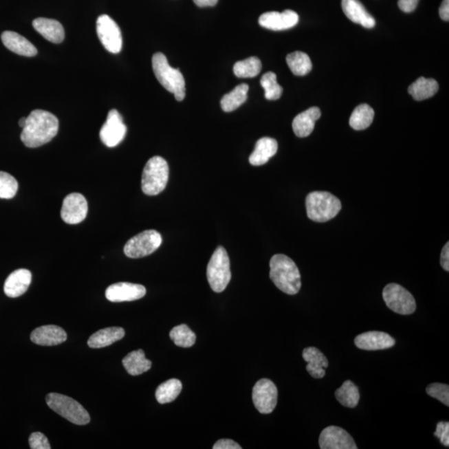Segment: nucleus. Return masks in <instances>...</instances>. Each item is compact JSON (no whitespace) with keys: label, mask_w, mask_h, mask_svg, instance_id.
<instances>
[{"label":"nucleus","mask_w":449,"mask_h":449,"mask_svg":"<svg viewBox=\"0 0 449 449\" xmlns=\"http://www.w3.org/2000/svg\"><path fill=\"white\" fill-rule=\"evenodd\" d=\"M182 384L180 380L171 379L159 385L156 391V399L161 404L172 403L182 392Z\"/></svg>","instance_id":"2f4dec72"},{"label":"nucleus","mask_w":449,"mask_h":449,"mask_svg":"<svg viewBox=\"0 0 449 449\" xmlns=\"http://www.w3.org/2000/svg\"><path fill=\"white\" fill-rule=\"evenodd\" d=\"M125 336V331L121 327H109L94 333L87 340L90 348L100 349L109 347Z\"/></svg>","instance_id":"a878e982"},{"label":"nucleus","mask_w":449,"mask_h":449,"mask_svg":"<svg viewBox=\"0 0 449 449\" xmlns=\"http://www.w3.org/2000/svg\"><path fill=\"white\" fill-rule=\"evenodd\" d=\"M152 63L155 76L162 86L173 94L177 101L184 100L186 96V83L180 70L171 67L168 58L162 53L155 54Z\"/></svg>","instance_id":"7ed1b4c3"},{"label":"nucleus","mask_w":449,"mask_h":449,"mask_svg":"<svg viewBox=\"0 0 449 449\" xmlns=\"http://www.w3.org/2000/svg\"><path fill=\"white\" fill-rule=\"evenodd\" d=\"M439 15L444 21H449V0H443L440 6Z\"/></svg>","instance_id":"c03bdc74"},{"label":"nucleus","mask_w":449,"mask_h":449,"mask_svg":"<svg viewBox=\"0 0 449 449\" xmlns=\"http://www.w3.org/2000/svg\"><path fill=\"white\" fill-rule=\"evenodd\" d=\"M34 30L51 43H61L65 41V29L55 19L38 18L33 21Z\"/></svg>","instance_id":"4be33fe9"},{"label":"nucleus","mask_w":449,"mask_h":449,"mask_svg":"<svg viewBox=\"0 0 449 449\" xmlns=\"http://www.w3.org/2000/svg\"><path fill=\"white\" fill-rule=\"evenodd\" d=\"M2 42L8 50L21 56L34 57L38 54L36 47L23 37L22 35L15 32L6 31L1 35Z\"/></svg>","instance_id":"aec40b11"},{"label":"nucleus","mask_w":449,"mask_h":449,"mask_svg":"<svg viewBox=\"0 0 449 449\" xmlns=\"http://www.w3.org/2000/svg\"><path fill=\"white\" fill-rule=\"evenodd\" d=\"M169 178L168 162L162 157H153L146 162L142 177V192L148 196H157L164 192Z\"/></svg>","instance_id":"39448f33"},{"label":"nucleus","mask_w":449,"mask_h":449,"mask_svg":"<svg viewBox=\"0 0 449 449\" xmlns=\"http://www.w3.org/2000/svg\"><path fill=\"white\" fill-rule=\"evenodd\" d=\"M249 86L245 83L238 85L232 92L224 95L221 100L222 110L226 113L233 112L241 107L248 99Z\"/></svg>","instance_id":"c85d7f7f"},{"label":"nucleus","mask_w":449,"mask_h":449,"mask_svg":"<svg viewBox=\"0 0 449 449\" xmlns=\"http://www.w3.org/2000/svg\"><path fill=\"white\" fill-rule=\"evenodd\" d=\"M261 62L256 57H250L245 61H239L234 65V74L237 78H255L261 73Z\"/></svg>","instance_id":"72a5a7b5"},{"label":"nucleus","mask_w":449,"mask_h":449,"mask_svg":"<svg viewBox=\"0 0 449 449\" xmlns=\"http://www.w3.org/2000/svg\"><path fill=\"white\" fill-rule=\"evenodd\" d=\"M299 22V15L293 10L279 12H268L261 15L259 23L265 29L281 31L292 29Z\"/></svg>","instance_id":"dca6fc26"},{"label":"nucleus","mask_w":449,"mask_h":449,"mask_svg":"<svg viewBox=\"0 0 449 449\" xmlns=\"http://www.w3.org/2000/svg\"><path fill=\"white\" fill-rule=\"evenodd\" d=\"M87 210L86 198L80 193H71L63 201L61 217L67 224H78L85 219Z\"/></svg>","instance_id":"ddd939ff"},{"label":"nucleus","mask_w":449,"mask_h":449,"mask_svg":"<svg viewBox=\"0 0 449 449\" xmlns=\"http://www.w3.org/2000/svg\"><path fill=\"white\" fill-rule=\"evenodd\" d=\"M270 277L276 287L288 295H296L301 287L300 273L295 262L287 256L277 254L270 261Z\"/></svg>","instance_id":"f03ea898"},{"label":"nucleus","mask_w":449,"mask_h":449,"mask_svg":"<svg viewBox=\"0 0 449 449\" xmlns=\"http://www.w3.org/2000/svg\"><path fill=\"white\" fill-rule=\"evenodd\" d=\"M375 118V111L368 105L358 106L349 118V125L353 129L357 131L364 130L369 128Z\"/></svg>","instance_id":"c756f323"},{"label":"nucleus","mask_w":449,"mask_h":449,"mask_svg":"<svg viewBox=\"0 0 449 449\" xmlns=\"http://www.w3.org/2000/svg\"><path fill=\"white\" fill-rule=\"evenodd\" d=\"M261 85L265 90V97L267 100H277L283 93V89L277 83L276 75L273 72H268L262 76Z\"/></svg>","instance_id":"c9c22d12"},{"label":"nucleus","mask_w":449,"mask_h":449,"mask_svg":"<svg viewBox=\"0 0 449 449\" xmlns=\"http://www.w3.org/2000/svg\"><path fill=\"white\" fill-rule=\"evenodd\" d=\"M32 281V274L29 270L19 269L8 276L3 291L10 298H17L25 294Z\"/></svg>","instance_id":"6ab92c4d"},{"label":"nucleus","mask_w":449,"mask_h":449,"mask_svg":"<svg viewBox=\"0 0 449 449\" xmlns=\"http://www.w3.org/2000/svg\"><path fill=\"white\" fill-rule=\"evenodd\" d=\"M383 298L387 307L399 315H411L416 309L414 296L403 286L398 284H388L383 291Z\"/></svg>","instance_id":"1a4fd4ad"},{"label":"nucleus","mask_w":449,"mask_h":449,"mask_svg":"<svg viewBox=\"0 0 449 449\" xmlns=\"http://www.w3.org/2000/svg\"><path fill=\"white\" fill-rule=\"evenodd\" d=\"M170 338L179 347L189 348L196 343L197 336L186 325L174 327L170 332Z\"/></svg>","instance_id":"f704fd0d"},{"label":"nucleus","mask_w":449,"mask_h":449,"mask_svg":"<svg viewBox=\"0 0 449 449\" xmlns=\"http://www.w3.org/2000/svg\"><path fill=\"white\" fill-rule=\"evenodd\" d=\"M162 242L161 234L157 230H144L127 242L124 253L132 259L148 256L160 248Z\"/></svg>","instance_id":"6e6552de"},{"label":"nucleus","mask_w":449,"mask_h":449,"mask_svg":"<svg viewBox=\"0 0 449 449\" xmlns=\"http://www.w3.org/2000/svg\"><path fill=\"white\" fill-rule=\"evenodd\" d=\"M26 119H27V118H22L21 119V120H19V126L21 127L22 129H23V127H25V124H26Z\"/></svg>","instance_id":"49530a36"},{"label":"nucleus","mask_w":449,"mask_h":449,"mask_svg":"<svg viewBox=\"0 0 449 449\" xmlns=\"http://www.w3.org/2000/svg\"><path fill=\"white\" fill-rule=\"evenodd\" d=\"M307 363V371L313 378L322 379L325 375V369L329 366L327 358L315 347L305 349L302 353Z\"/></svg>","instance_id":"b1692460"},{"label":"nucleus","mask_w":449,"mask_h":449,"mask_svg":"<svg viewBox=\"0 0 449 449\" xmlns=\"http://www.w3.org/2000/svg\"><path fill=\"white\" fill-rule=\"evenodd\" d=\"M206 276L213 292L221 293L228 287L232 279V272L228 254L222 246L217 248L210 257Z\"/></svg>","instance_id":"423d86ee"},{"label":"nucleus","mask_w":449,"mask_h":449,"mask_svg":"<svg viewBox=\"0 0 449 449\" xmlns=\"http://www.w3.org/2000/svg\"><path fill=\"white\" fill-rule=\"evenodd\" d=\"M122 364L127 372L133 376L140 375L152 368V362L145 356L142 349H138L123 358Z\"/></svg>","instance_id":"bb28decb"},{"label":"nucleus","mask_w":449,"mask_h":449,"mask_svg":"<svg viewBox=\"0 0 449 449\" xmlns=\"http://www.w3.org/2000/svg\"><path fill=\"white\" fill-rule=\"evenodd\" d=\"M47 406L58 415L77 425H86L90 422V415L76 400L57 393H50L46 396Z\"/></svg>","instance_id":"0eeeda50"},{"label":"nucleus","mask_w":449,"mask_h":449,"mask_svg":"<svg viewBox=\"0 0 449 449\" xmlns=\"http://www.w3.org/2000/svg\"><path fill=\"white\" fill-rule=\"evenodd\" d=\"M435 436L439 439L441 443L444 446H449V424L448 422H439L437 425Z\"/></svg>","instance_id":"ea45409f"},{"label":"nucleus","mask_w":449,"mask_h":449,"mask_svg":"<svg viewBox=\"0 0 449 449\" xmlns=\"http://www.w3.org/2000/svg\"><path fill=\"white\" fill-rule=\"evenodd\" d=\"M321 449H357L355 440L344 429L329 426L321 432L319 439Z\"/></svg>","instance_id":"4468645a"},{"label":"nucleus","mask_w":449,"mask_h":449,"mask_svg":"<svg viewBox=\"0 0 449 449\" xmlns=\"http://www.w3.org/2000/svg\"><path fill=\"white\" fill-rule=\"evenodd\" d=\"M342 9L347 17L366 29L375 26V21L359 0H342Z\"/></svg>","instance_id":"412c9836"},{"label":"nucleus","mask_w":449,"mask_h":449,"mask_svg":"<svg viewBox=\"0 0 449 449\" xmlns=\"http://www.w3.org/2000/svg\"><path fill=\"white\" fill-rule=\"evenodd\" d=\"M286 63L296 76H305L312 69L311 58L303 52L296 51L288 54Z\"/></svg>","instance_id":"7c9ffc66"},{"label":"nucleus","mask_w":449,"mask_h":449,"mask_svg":"<svg viewBox=\"0 0 449 449\" xmlns=\"http://www.w3.org/2000/svg\"><path fill=\"white\" fill-rule=\"evenodd\" d=\"M126 133L127 127L121 114L116 109L109 111L100 131L102 142L109 148H114L124 139Z\"/></svg>","instance_id":"f8f14e48"},{"label":"nucleus","mask_w":449,"mask_h":449,"mask_svg":"<svg viewBox=\"0 0 449 449\" xmlns=\"http://www.w3.org/2000/svg\"><path fill=\"white\" fill-rule=\"evenodd\" d=\"M408 94L417 101L434 96L439 91V85L435 79L421 77L408 87Z\"/></svg>","instance_id":"cd10ccee"},{"label":"nucleus","mask_w":449,"mask_h":449,"mask_svg":"<svg viewBox=\"0 0 449 449\" xmlns=\"http://www.w3.org/2000/svg\"><path fill=\"white\" fill-rule=\"evenodd\" d=\"M29 443L32 449H51L49 440L41 432H33L30 437Z\"/></svg>","instance_id":"58836bf2"},{"label":"nucleus","mask_w":449,"mask_h":449,"mask_svg":"<svg viewBox=\"0 0 449 449\" xmlns=\"http://www.w3.org/2000/svg\"><path fill=\"white\" fill-rule=\"evenodd\" d=\"M213 449H241V447L232 439H221L214 444Z\"/></svg>","instance_id":"a19ab883"},{"label":"nucleus","mask_w":449,"mask_h":449,"mask_svg":"<svg viewBox=\"0 0 449 449\" xmlns=\"http://www.w3.org/2000/svg\"><path fill=\"white\" fill-rule=\"evenodd\" d=\"M336 397L340 404L347 408H355L360 402L359 388L351 380H347L336 391Z\"/></svg>","instance_id":"473e14b6"},{"label":"nucleus","mask_w":449,"mask_h":449,"mask_svg":"<svg viewBox=\"0 0 449 449\" xmlns=\"http://www.w3.org/2000/svg\"><path fill=\"white\" fill-rule=\"evenodd\" d=\"M441 265L445 271H449V243L447 242L446 245L443 246L442 253H441L440 259Z\"/></svg>","instance_id":"37998d69"},{"label":"nucleus","mask_w":449,"mask_h":449,"mask_svg":"<svg viewBox=\"0 0 449 449\" xmlns=\"http://www.w3.org/2000/svg\"><path fill=\"white\" fill-rule=\"evenodd\" d=\"M146 289L139 284L119 282L109 286L106 289V298L111 302L133 301L144 297Z\"/></svg>","instance_id":"2eb2a0df"},{"label":"nucleus","mask_w":449,"mask_h":449,"mask_svg":"<svg viewBox=\"0 0 449 449\" xmlns=\"http://www.w3.org/2000/svg\"><path fill=\"white\" fill-rule=\"evenodd\" d=\"M355 344L358 348L364 351H382L393 347L395 340L387 333L369 331L358 336Z\"/></svg>","instance_id":"f3484780"},{"label":"nucleus","mask_w":449,"mask_h":449,"mask_svg":"<svg viewBox=\"0 0 449 449\" xmlns=\"http://www.w3.org/2000/svg\"><path fill=\"white\" fill-rule=\"evenodd\" d=\"M19 184L10 174L0 172V198L11 199L18 192Z\"/></svg>","instance_id":"e433bc0d"},{"label":"nucleus","mask_w":449,"mask_h":449,"mask_svg":"<svg viewBox=\"0 0 449 449\" xmlns=\"http://www.w3.org/2000/svg\"><path fill=\"white\" fill-rule=\"evenodd\" d=\"M278 150V143L272 138H262L258 140L253 153L249 158L250 164L253 166H261L275 156Z\"/></svg>","instance_id":"393cba45"},{"label":"nucleus","mask_w":449,"mask_h":449,"mask_svg":"<svg viewBox=\"0 0 449 449\" xmlns=\"http://www.w3.org/2000/svg\"><path fill=\"white\" fill-rule=\"evenodd\" d=\"M429 396L437 399L441 403L448 406L449 405V387L448 384L435 383L429 384L426 388Z\"/></svg>","instance_id":"4c0bfd02"},{"label":"nucleus","mask_w":449,"mask_h":449,"mask_svg":"<svg viewBox=\"0 0 449 449\" xmlns=\"http://www.w3.org/2000/svg\"><path fill=\"white\" fill-rule=\"evenodd\" d=\"M320 116V110L316 107H311L305 112L298 114L292 122L294 133L299 138L309 136L315 129L316 122Z\"/></svg>","instance_id":"5701e85b"},{"label":"nucleus","mask_w":449,"mask_h":449,"mask_svg":"<svg viewBox=\"0 0 449 449\" xmlns=\"http://www.w3.org/2000/svg\"><path fill=\"white\" fill-rule=\"evenodd\" d=\"M254 405L261 414L268 415L276 408L278 391L276 384L268 379H261L252 391Z\"/></svg>","instance_id":"9b49d317"},{"label":"nucleus","mask_w":449,"mask_h":449,"mask_svg":"<svg viewBox=\"0 0 449 449\" xmlns=\"http://www.w3.org/2000/svg\"><path fill=\"white\" fill-rule=\"evenodd\" d=\"M307 216L316 222H327L335 218L341 210V202L327 192H313L305 200Z\"/></svg>","instance_id":"20e7f679"},{"label":"nucleus","mask_w":449,"mask_h":449,"mask_svg":"<svg viewBox=\"0 0 449 449\" xmlns=\"http://www.w3.org/2000/svg\"><path fill=\"white\" fill-rule=\"evenodd\" d=\"M198 7H212L217 5L218 0H193Z\"/></svg>","instance_id":"a18cd8bd"},{"label":"nucleus","mask_w":449,"mask_h":449,"mask_svg":"<svg viewBox=\"0 0 449 449\" xmlns=\"http://www.w3.org/2000/svg\"><path fill=\"white\" fill-rule=\"evenodd\" d=\"M97 34L105 49L112 54L120 53L122 36L120 28L109 15L99 16L97 21Z\"/></svg>","instance_id":"9d476101"},{"label":"nucleus","mask_w":449,"mask_h":449,"mask_svg":"<svg viewBox=\"0 0 449 449\" xmlns=\"http://www.w3.org/2000/svg\"><path fill=\"white\" fill-rule=\"evenodd\" d=\"M419 0H399V9L405 13H411L418 6Z\"/></svg>","instance_id":"79ce46f5"},{"label":"nucleus","mask_w":449,"mask_h":449,"mask_svg":"<svg viewBox=\"0 0 449 449\" xmlns=\"http://www.w3.org/2000/svg\"><path fill=\"white\" fill-rule=\"evenodd\" d=\"M30 339L36 344L54 347L65 342L67 333L65 329L57 325H43L32 332Z\"/></svg>","instance_id":"a211bd4d"},{"label":"nucleus","mask_w":449,"mask_h":449,"mask_svg":"<svg viewBox=\"0 0 449 449\" xmlns=\"http://www.w3.org/2000/svg\"><path fill=\"white\" fill-rule=\"evenodd\" d=\"M58 119L53 113L42 109H35L27 117L23 128L21 141L27 148H39L56 136Z\"/></svg>","instance_id":"f257e3e1"}]
</instances>
